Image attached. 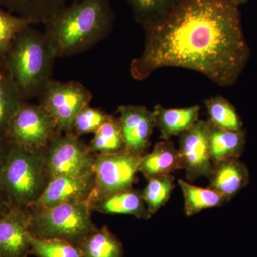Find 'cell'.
<instances>
[{
    "mask_svg": "<svg viewBox=\"0 0 257 257\" xmlns=\"http://www.w3.org/2000/svg\"><path fill=\"white\" fill-rule=\"evenodd\" d=\"M147 180L146 187L141 194L149 213L152 216L170 199L175 187V177L172 175L160 176Z\"/></svg>",
    "mask_w": 257,
    "mask_h": 257,
    "instance_id": "cell-25",
    "label": "cell"
},
{
    "mask_svg": "<svg viewBox=\"0 0 257 257\" xmlns=\"http://www.w3.org/2000/svg\"><path fill=\"white\" fill-rule=\"evenodd\" d=\"M239 7L234 0H178L143 25L145 47L132 61V77L144 80L162 67H180L222 87L232 85L250 57Z\"/></svg>",
    "mask_w": 257,
    "mask_h": 257,
    "instance_id": "cell-1",
    "label": "cell"
},
{
    "mask_svg": "<svg viewBox=\"0 0 257 257\" xmlns=\"http://www.w3.org/2000/svg\"><path fill=\"white\" fill-rule=\"evenodd\" d=\"M143 157L126 150L108 155H96L93 168L94 187L88 203L133 189Z\"/></svg>",
    "mask_w": 257,
    "mask_h": 257,
    "instance_id": "cell-6",
    "label": "cell"
},
{
    "mask_svg": "<svg viewBox=\"0 0 257 257\" xmlns=\"http://www.w3.org/2000/svg\"><path fill=\"white\" fill-rule=\"evenodd\" d=\"M94 171L79 177H53L41 197L29 209H43L66 202L87 201L94 189Z\"/></svg>",
    "mask_w": 257,
    "mask_h": 257,
    "instance_id": "cell-12",
    "label": "cell"
},
{
    "mask_svg": "<svg viewBox=\"0 0 257 257\" xmlns=\"http://www.w3.org/2000/svg\"><path fill=\"white\" fill-rule=\"evenodd\" d=\"M211 125L209 120L199 119L195 124L179 135L178 151L182 170L187 179L194 181L199 177L209 178L214 165L211 159Z\"/></svg>",
    "mask_w": 257,
    "mask_h": 257,
    "instance_id": "cell-10",
    "label": "cell"
},
{
    "mask_svg": "<svg viewBox=\"0 0 257 257\" xmlns=\"http://www.w3.org/2000/svg\"><path fill=\"white\" fill-rule=\"evenodd\" d=\"M45 151L30 152L12 145L0 174V190L10 207L29 209L47 188L52 177Z\"/></svg>",
    "mask_w": 257,
    "mask_h": 257,
    "instance_id": "cell-4",
    "label": "cell"
},
{
    "mask_svg": "<svg viewBox=\"0 0 257 257\" xmlns=\"http://www.w3.org/2000/svg\"><path fill=\"white\" fill-rule=\"evenodd\" d=\"M96 155L79 137L61 132L56 134L45 151L52 178L79 177L92 172Z\"/></svg>",
    "mask_w": 257,
    "mask_h": 257,
    "instance_id": "cell-9",
    "label": "cell"
},
{
    "mask_svg": "<svg viewBox=\"0 0 257 257\" xmlns=\"http://www.w3.org/2000/svg\"><path fill=\"white\" fill-rule=\"evenodd\" d=\"M246 136L243 130L232 131L212 126L210 150L213 165L231 159L239 158L244 150Z\"/></svg>",
    "mask_w": 257,
    "mask_h": 257,
    "instance_id": "cell-19",
    "label": "cell"
},
{
    "mask_svg": "<svg viewBox=\"0 0 257 257\" xmlns=\"http://www.w3.org/2000/svg\"><path fill=\"white\" fill-rule=\"evenodd\" d=\"M234 1L235 3H236V4L240 6V5L245 4V3H246V2H248V0H234Z\"/></svg>",
    "mask_w": 257,
    "mask_h": 257,
    "instance_id": "cell-32",
    "label": "cell"
},
{
    "mask_svg": "<svg viewBox=\"0 0 257 257\" xmlns=\"http://www.w3.org/2000/svg\"><path fill=\"white\" fill-rule=\"evenodd\" d=\"M114 116L90 105L82 109L76 117L73 133L80 138L87 134L94 133L101 125L112 119Z\"/></svg>",
    "mask_w": 257,
    "mask_h": 257,
    "instance_id": "cell-29",
    "label": "cell"
},
{
    "mask_svg": "<svg viewBox=\"0 0 257 257\" xmlns=\"http://www.w3.org/2000/svg\"><path fill=\"white\" fill-rule=\"evenodd\" d=\"M30 255L36 257H82L78 247L64 240L39 239L32 236Z\"/></svg>",
    "mask_w": 257,
    "mask_h": 257,
    "instance_id": "cell-26",
    "label": "cell"
},
{
    "mask_svg": "<svg viewBox=\"0 0 257 257\" xmlns=\"http://www.w3.org/2000/svg\"><path fill=\"white\" fill-rule=\"evenodd\" d=\"M179 170H182V163L178 149L170 140L157 143L151 152L143 155L139 167V172L147 179L172 175Z\"/></svg>",
    "mask_w": 257,
    "mask_h": 257,
    "instance_id": "cell-16",
    "label": "cell"
},
{
    "mask_svg": "<svg viewBox=\"0 0 257 257\" xmlns=\"http://www.w3.org/2000/svg\"><path fill=\"white\" fill-rule=\"evenodd\" d=\"M91 212L87 201L29 209V229L32 237L64 240L78 247L96 227Z\"/></svg>",
    "mask_w": 257,
    "mask_h": 257,
    "instance_id": "cell-5",
    "label": "cell"
},
{
    "mask_svg": "<svg viewBox=\"0 0 257 257\" xmlns=\"http://www.w3.org/2000/svg\"><path fill=\"white\" fill-rule=\"evenodd\" d=\"M94 134L89 147L96 155H108L125 150L124 140L116 118L106 121Z\"/></svg>",
    "mask_w": 257,
    "mask_h": 257,
    "instance_id": "cell-24",
    "label": "cell"
},
{
    "mask_svg": "<svg viewBox=\"0 0 257 257\" xmlns=\"http://www.w3.org/2000/svg\"><path fill=\"white\" fill-rule=\"evenodd\" d=\"M89 205L92 211L103 214H126L143 219L152 217L142 197L141 192L133 189L89 203Z\"/></svg>",
    "mask_w": 257,
    "mask_h": 257,
    "instance_id": "cell-15",
    "label": "cell"
},
{
    "mask_svg": "<svg viewBox=\"0 0 257 257\" xmlns=\"http://www.w3.org/2000/svg\"><path fill=\"white\" fill-rule=\"evenodd\" d=\"M23 101L0 59V138L7 139L10 121Z\"/></svg>",
    "mask_w": 257,
    "mask_h": 257,
    "instance_id": "cell-22",
    "label": "cell"
},
{
    "mask_svg": "<svg viewBox=\"0 0 257 257\" xmlns=\"http://www.w3.org/2000/svg\"><path fill=\"white\" fill-rule=\"evenodd\" d=\"M11 207H10L9 203L7 201L3 193L0 190V218L3 217L6 213L9 211Z\"/></svg>",
    "mask_w": 257,
    "mask_h": 257,
    "instance_id": "cell-31",
    "label": "cell"
},
{
    "mask_svg": "<svg viewBox=\"0 0 257 257\" xmlns=\"http://www.w3.org/2000/svg\"><path fill=\"white\" fill-rule=\"evenodd\" d=\"M117 111L125 150L143 156L155 127L153 111L145 106L136 105L119 106Z\"/></svg>",
    "mask_w": 257,
    "mask_h": 257,
    "instance_id": "cell-11",
    "label": "cell"
},
{
    "mask_svg": "<svg viewBox=\"0 0 257 257\" xmlns=\"http://www.w3.org/2000/svg\"><path fill=\"white\" fill-rule=\"evenodd\" d=\"M178 184L183 194L184 212L191 216L197 214L204 209L221 207L226 199L219 192L209 188L198 187L179 179Z\"/></svg>",
    "mask_w": 257,
    "mask_h": 257,
    "instance_id": "cell-21",
    "label": "cell"
},
{
    "mask_svg": "<svg viewBox=\"0 0 257 257\" xmlns=\"http://www.w3.org/2000/svg\"><path fill=\"white\" fill-rule=\"evenodd\" d=\"M92 98V92L82 83L52 79L38 99L39 104L55 119L59 131L73 133L76 117L82 109L90 105Z\"/></svg>",
    "mask_w": 257,
    "mask_h": 257,
    "instance_id": "cell-8",
    "label": "cell"
},
{
    "mask_svg": "<svg viewBox=\"0 0 257 257\" xmlns=\"http://www.w3.org/2000/svg\"><path fill=\"white\" fill-rule=\"evenodd\" d=\"M82 257H123L122 243L106 226L93 230L78 246Z\"/></svg>",
    "mask_w": 257,
    "mask_h": 257,
    "instance_id": "cell-20",
    "label": "cell"
},
{
    "mask_svg": "<svg viewBox=\"0 0 257 257\" xmlns=\"http://www.w3.org/2000/svg\"><path fill=\"white\" fill-rule=\"evenodd\" d=\"M178 0H126L135 20L142 25L160 18Z\"/></svg>",
    "mask_w": 257,
    "mask_h": 257,
    "instance_id": "cell-27",
    "label": "cell"
},
{
    "mask_svg": "<svg viewBox=\"0 0 257 257\" xmlns=\"http://www.w3.org/2000/svg\"><path fill=\"white\" fill-rule=\"evenodd\" d=\"M29 209L11 208L0 218V257H28L32 235Z\"/></svg>",
    "mask_w": 257,
    "mask_h": 257,
    "instance_id": "cell-13",
    "label": "cell"
},
{
    "mask_svg": "<svg viewBox=\"0 0 257 257\" xmlns=\"http://www.w3.org/2000/svg\"><path fill=\"white\" fill-rule=\"evenodd\" d=\"M12 144L7 139L0 138V174L9 156Z\"/></svg>",
    "mask_w": 257,
    "mask_h": 257,
    "instance_id": "cell-30",
    "label": "cell"
},
{
    "mask_svg": "<svg viewBox=\"0 0 257 257\" xmlns=\"http://www.w3.org/2000/svg\"><path fill=\"white\" fill-rule=\"evenodd\" d=\"M199 111L200 106L197 105L177 109H167L160 104L155 106L152 111L161 139L170 140L192 127L199 119Z\"/></svg>",
    "mask_w": 257,
    "mask_h": 257,
    "instance_id": "cell-17",
    "label": "cell"
},
{
    "mask_svg": "<svg viewBox=\"0 0 257 257\" xmlns=\"http://www.w3.org/2000/svg\"><path fill=\"white\" fill-rule=\"evenodd\" d=\"M59 132L55 119L43 106L23 101L10 121L7 139L28 151H45Z\"/></svg>",
    "mask_w": 257,
    "mask_h": 257,
    "instance_id": "cell-7",
    "label": "cell"
},
{
    "mask_svg": "<svg viewBox=\"0 0 257 257\" xmlns=\"http://www.w3.org/2000/svg\"><path fill=\"white\" fill-rule=\"evenodd\" d=\"M77 0H0V7L31 25L43 24L56 13Z\"/></svg>",
    "mask_w": 257,
    "mask_h": 257,
    "instance_id": "cell-18",
    "label": "cell"
},
{
    "mask_svg": "<svg viewBox=\"0 0 257 257\" xmlns=\"http://www.w3.org/2000/svg\"><path fill=\"white\" fill-rule=\"evenodd\" d=\"M209 179V188L219 192L229 202L247 185L249 172L239 158L231 159L214 166Z\"/></svg>",
    "mask_w": 257,
    "mask_h": 257,
    "instance_id": "cell-14",
    "label": "cell"
},
{
    "mask_svg": "<svg viewBox=\"0 0 257 257\" xmlns=\"http://www.w3.org/2000/svg\"><path fill=\"white\" fill-rule=\"evenodd\" d=\"M209 121L214 127L222 130L240 131L243 123L236 109L223 96H216L205 101Z\"/></svg>",
    "mask_w": 257,
    "mask_h": 257,
    "instance_id": "cell-23",
    "label": "cell"
},
{
    "mask_svg": "<svg viewBox=\"0 0 257 257\" xmlns=\"http://www.w3.org/2000/svg\"><path fill=\"white\" fill-rule=\"evenodd\" d=\"M114 22L110 0H77L42 25L47 41L58 57L90 50L109 35Z\"/></svg>",
    "mask_w": 257,
    "mask_h": 257,
    "instance_id": "cell-2",
    "label": "cell"
},
{
    "mask_svg": "<svg viewBox=\"0 0 257 257\" xmlns=\"http://www.w3.org/2000/svg\"><path fill=\"white\" fill-rule=\"evenodd\" d=\"M57 59L43 32L29 25L1 59L23 101L39 98L52 80Z\"/></svg>",
    "mask_w": 257,
    "mask_h": 257,
    "instance_id": "cell-3",
    "label": "cell"
},
{
    "mask_svg": "<svg viewBox=\"0 0 257 257\" xmlns=\"http://www.w3.org/2000/svg\"><path fill=\"white\" fill-rule=\"evenodd\" d=\"M29 25L25 19L0 7V59L4 57L19 32Z\"/></svg>",
    "mask_w": 257,
    "mask_h": 257,
    "instance_id": "cell-28",
    "label": "cell"
}]
</instances>
